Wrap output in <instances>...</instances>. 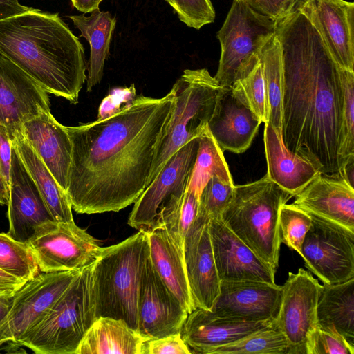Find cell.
<instances>
[{"mask_svg":"<svg viewBox=\"0 0 354 354\" xmlns=\"http://www.w3.org/2000/svg\"><path fill=\"white\" fill-rule=\"evenodd\" d=\"M263 142L268 167L266 175L293 196L320 173L310 160L290 151L270 123L265 124Z\"/></svg>","mask_w":354,"mask_h":354,"instance_id":"obj_25","label":"cell"},{"mask_svg":"<svg viewBox=\"0 0 354 354\" xmlns=\"http://www.w3.org/2000/svg\"><path fill=\"white\" fill-rule=\"evenodd\" d=\"M232 93L241 100L264 124L268 123V106L260 60L231 86Z\"/></svg>","mask_w":354,"mask_h":354,"instance_id":"obj_35","label":"cell"},{"mask_svg":"<svg viewBox=\"0 0 354 354\" xmlns=\"http://www.w3.org/2000/svg\"><path fill=\"white\" fill-rule=\"evenodd\" d=\"M147 339L122 319L99 317L75 354H141L142 344Z\"/></svg>","mask_w":354,"mask_h":354,"instance_id":"obj_28","label":"cell"},{"mask_svg":"<svg viewBox=\"0 0 354 354\" xmlns=\"http://www.w3.org/2000/svg\"><path fill=\"white\" fill-rule=\"evenodd\" d=\"M189 313L156 271L148 253L138 301V331L147 339L180 333Z\"/></svg>","mask_w":354,"mask_h":354,"instance_id":"obj_14","label":"cell"},{"mask_svg":"<svg viewBox=\"0 0 354 354\" xmlns=\"http://www.w3.org/2000/svg\"><path fill=\"white\" fill-rule=\"evenodd\" d=\"M261 121L232 91L230 86H221L216 100L208 129L224 152L245 151L251 145Z\"/></svg>","mask_w":354,"mask_h":354,"instance_id":"obj_22","label":"cell"},{"mask_svg":"<svg viewBox=\"0 0 354 354\" xmlns=\"http://www.w3.org/2000/svg\"><path fill=\"white\" fill-rule=\"evenodd\" d=\"M310 214L311 225L301 252L306 267L324 283L354 278V230Z\"/></svg>","mask_w":354,"mask_h":354,"instance_id":"obj_10","label":"cell"},{"mask_svg":"<svg viewBox=\"0 0 354 354\" xmlns=\"http://www.w3.org/2000/svg\"><path fill=\"white\" fill-rule=\"evenodd\" d=\"M259 57L267 95L268 123L282 138L283 65L281 45L276 33L262 47Z\"/></svg>","mask_w":354,"mask_h":354,"instance_id":"obj_31","label":"cell"},{"mask_svg":"<svg viewBox=\"0 0 354 354\" xmlns=\"http://www.w3.org/2000/svg\"><path fill=\"white\" fill-rule=\"evenodd\" d=\"M71 3L77 10L84 14L91 13L94 10L99 8L102 0H71Z\"/></svg>","mask_w":354,"mask_h":354,"instance_id":"obj_49","label":"cell"},{"mask_svg":"<svg viewBox=\"0 0 354 354\" xmlns=\"http://www.w3.org/2000/svg\"><path fill=\"white\" fill-rule=\"evenodd\" d=\"M282 286L256 281H221L220 294L209 310L214 315L246 321L276 319Z\"/></svg>","mask_w":354,"mask_h":354,"instance_id":"obj_19","label":"cell"},{"mask_svg":"<svg viewBox=\"0 0 354 354\" xmlns=\"http://www.w3.org/2000/svg\"><path fill=\"white\" fill-rule=\"evenodd\" d=\"M10 138L12 146L33 179L54 221L73 222L72 207L66 192L58 184L20 131Z\"/></svg>","mask_w":354,"mask_h":354,"instance_id":"obj_29","label":"cell"},{"mask_svg":"<svg viewBox=\"0 0 354 354\" xmlns=\"http://www.w3.org/2000/svg\"><path fill=\"white\" fill-rule=\"evenodd\" d=\"M198 209V197L187 189L178 209L163 223L162 227L183 254L185 238L197 216Z\"/></svg>","mask_w":354,"mask_h":354,"instance_id":"obj_38","label":"cell"},{"mask_svg":"<svg viewBox=\"0 0 354 354\" xmlns=\"http://www.w3.org/2000/svg\"><path fill=\"white\" fill-rule=\"evenodd\" d=\"M149 254L158 274L189 314L194 304L185 266L184 256L163 227L145 232Z\"/></svg>","mask_w":354,"mask_h":354,"instance_id":"obj_26","label":"cell"},{"mask_svg":"<svg viewBox=\"0 0 354 354\" xmlns=\"http://www.w3.org/2000/svg\"><path fill=\"white\" fill-rule=\"evenodd\" d=\"M136 97V90L133 84L129 87L119 88L111 91L102 101L97 119L111 116L131 103Z\"/></svg>","mask_w":354,"mask_h":354,"instance_id":"obj_44","label":"cell"},{"mask_svg":"<svg viewBox=\"0 0 354 354\" xmlns=\"http://www.w3.org/2000/svg\"><path fill=\"white\" fill-rule=\"evenodd\" d=\"M251 9L276 24L291 14L299 0H241Z\"/></svg>","mask_w":354,"mask_h":354,"instance_id":"obj_42","label":"cell"},{"mask_svg":"<svg viewBox=\"0 0 354 354\" xmlns=\"http://www.w3.org/2000/svg\"><path fill=\"white\" fill-rule=\"evenodd\" d=\"M340 77L344 109L339 156L343 171L346 164L354 160V71L341 68Z\"/></svg>","mask_w":354,"mask_h":354,"instance_id":"obj_36","label":"cell"},{"mask_svg":"<svg viewBox=\"0 0 354 354\" xmlns=\"http://www.w3.org/2000/svg\"><path fill=\"white\" fill-rule=\"evenodd\" d=\"M68 18L80 31V37H84L90 45V58L87 66L86 91L90 92L99 84L103 77L104 62L109 53L111 37L116 24V19L106 11L94 10L86 17L71 15Z\"/></svg>","mask_w":354,"mask_h":354,"instance_id":"obj_30","label":"cell"},{"mask_svg":"<svg viewBox=\"0 0 354 354\" xmlns=\"http://www.w3.org/2000/svg\"><path fill=\"white\" fill-rule=\"evenodd\" d=\"M25 283L0 269V297H12Z\"/></svg>","mask_w":354,"mask_h":354,"instance_id":"obj_47","label":"cell"},{"mask_svg":"<svg viewBox=\"0 0 354 354\" xmlns=\"http://www.w3.org/2000/svg\"><path fill=\"white\" fill-rule=\"evenodd\" d=\"M213 176L234 185L223 151L207 129L199 137L197 156L187 189L194 192L199 198L202 189Z\"/></svg>","mask_w":354,"mask_h":354,"instance_id":"obj_32","label":"cell"},{"mask_svg":"<svg viewBox=\"0 0 354 354\" xmlns=\"http://www.w3.org/2000/svg\"><path fill=\"white\" fill-rule=\"evenodd\" d=\"M48 112V93L0 53V124L11 137L25 122Z\"/></svg>","mask_w":354,"mask_h":354,"instance_id":"obj_16","label":"cell"},{"mask_svg":"<svg viewBox=\"0 0 354 354\" xmlns=\"http://www.w3.org/2000/svg\"><path fill=\"white\" fill-rule=\"evenodd\" d=\"M27 243L43 272L82 270L92 264L102 250L74 221L44 223Z\"/></svg>","mask_w":354,"mask_h":354,"instance_id":"obj_11","label":"cell"},{"mask_svg":"<svg viewBox=\"0 0 354 354\" xmlns=\"http://www.w3.org/2000/svg\"><path fill=\"white\" fill-rule=\"evenodd\" d=\"M311 216L295 205L284 204L279 210L281 243L301 255V246L311 225Z\"/></svg>","mask_w":354,"mask_h":354,"instance_id":"obj_37","label":"cell"},{"mask_svg":"<svg viewBox=\"0 0 354 354\" xmlns=\"http://www.w3.org/2000/svg\"><path fill=\"white\" fill-rule=\"evenodd\" d=\"M93 263L79 274L50 311L19 341L37 354H75L97 318Z\"/></svg>","mask_w":354,"mask_h":354,"instance_id":"obj_6","label":"cell"},{"mask_svg":"<svg viewBox=\"0 0 354 354\" xmlns=\"http://www.w3.org/2000/svg\"><path fill=\"white\" fill-rule=\"evenodd\" d=\"M277 24L259 15L241 0H233L216 37L221 45L214 78L221 86L231 87L259 61V53L276 33Z\"/></svg>","mask_w":354,"mask_h":354,"instance_id":"obj_8","label":"cell"},{"mask_svg":"<svg viewBox=\"0 0 354 354\" xmlns=\"http://www.w3.org/2000/svg\"><path fill=\"white\" fill-rule=\"evenodd\" d=\"M20 131L58 184L66 192L72 145L66 126L61 124L48 112L25 122Z\"/></svg>","mask_w":354,"mask_h":354,"instance_id":"obj_24","label":"cell"},{"mask_svg":"<svg viewBox=\"0 0 354 354\" xmlns=\"http://www.w3.org/2000/svg\"><path fill=\"white\" fill-rule=\"evenodd\" d=\"M209 218L198 212L184 241L183 256L191 296L196 308L210 310L220 294L221 281L209 233Z\"/></svg>","mask_w":354,"mask_h":354,"instance_id":"obj_17","label":"cell"},{"mask_svg":"<svg viewBox=\"0 0 354 354\" xmlns=\"http://www.w3.org/2000/svg\"><path fill=\"white\" fill-rule=\"evenodd\" d=\"M354 348L339 335L317 327L310 335L306 354H353Z\"/></svg>","mask_w":354,"mask_h":354,"instance_id":"obj_41","label":"cell"},{"mask_svg":"<svg viewBox=\"0 0 354 354\" xmlns=\"http://www.w3.org/2000/svg\"><path fill=\"white\" fill-rule=\"evenodd\" d=\"M12 142L7 128L0 124V176L9 188Z\"/></svg>","mask_w":354,"mask_h":354,"instance_id":"obj_45","label":"cell"},{"mask_svg":"<svg viewBox=\"0 0 354 354\" xmlns=\"http://www.w3.org/2000/svg\"><path fill=\"white\" fill-rule=\"evenodd\" d=\"M0 53L48 93L78 102L87 77L84 49L58 13L30 8L1 20Z\"/></svg>","mask_w":354,"mask_h":354,"instance_id":"obj_3","label":"cell"},{"mask_svg":"<svg viewBox=\"0 0 354 354\" xmlns=\"http://www.w3.org/2000/svg\"><path fill=\"white\" fill-rule=\"evenodd\" d=\"M12 297H0V347L7 342H11L8 326V315L11 306Z\"/></svg>","mask_w":354,"mask_h":354,"instance_id":"obj_46","label":"cell"},{"mask_svg":"<svg viewBox=\"0 0 354 354\" xmlns=\"http://www.w3.org/2000/svg\"><path fill=\"white\" fill-rule=\"evenodd\" d=\"M288 352L287 339L274 320L266 328L213 348L209 354H288Z\"/></svg>","mask_w":354,"mask_h":354,"instance_id":"obj_33","label":"cell"},{"mask_svg":"<svg viewBox=\"0 0 354 354\" xmlns=\"http://www.w3.org/2000/svg\"><path fill=\"white\" fill-rule=\"evenodd\" d=\"M192 351L184 342L180 333L145 340L141 354H191Z\"/></svg>","mask_w":354,"mask_h":354,"instance_id":"obj_43","label":"cell"},{"mask_svg":"<svg viewBox=\"0 0 354 354\" xmlns=\"http://www.w3.org/2000/svg\"><path fill=\"white\" fill-rule=\"evenodd\" d=\"M274 320L223 318L214 315L209 310L196 308L188 315L180 334L192 353L209 354L213 348L229 344L266 328Z\"/></svg>","mask_w":354,"mask_h":354,"instance_id":"obj_23","label":"cell"},{"mask_svg":"<svg viewBox=\"0 0 354 354\" xmlns=\"http://www.w3.org/2000/svg\"><path fill=\"white\" fill-rule=\"evenodd\" d=\"M216 176L212 177L201 191L198 212L210 218H221V214L231 201L234 187Z\"/></svg>","mask_w":354,"mask_h":354,"instance_id":"obj_39","label":"cell"},{"mask_svg":"<svg viewBox=\"0 0 354 354\" xmlns=\"http://www.w3.org/2000/svg\"><path fill=\"white\" fill-rule=\"evenodd\" d=\"M147 253V239L142 231L102 248L92 265L97 317L122 319L138 330L140 279Z\"/></svg>","mask_w":354,"mask_h":354,"instance_id":"obj_5","label":"cell"},{"mask_svg":"<svg viewBox=\"0 0 354 354\" xmlns=\"http://www.w3.org/2000/svg\"><path fill=\"white\" fill-rule=\"evenodd\" d=\"M295 197L297 207L354 230V187L342 173H319Z\"/></svg>","mask_w":354,"mask_h":354,"instance_id":"obj_21","label":"cell"},{"mask_svg":"<svg viewBox=\"0 0 354 354\" xmlns=\"http://www.w3.org/2000/svg\"><path fill=\"white\" fill-rule=\"evenodd\" d=\"M188 27L199 30L214 21L216 12L211 0H165Z\"/></svg>","mask_w":354,"mask_h":354,"instance_id":"obj_40","label":"cell"},{"mask_svg":"<svg viewBox=\"0 0 354 354\" xmlns=\"http://www.w3.org/2000/svg\"><path fill=\"white\" fill-rule=\"evenodd\" d=\"M295 9L315 28L337 65L354 71V3L299 0Z\"/></svg>","mask_w":354,"mask_h":354,"instance_id":"obj_15","label":"cell"},{"mask_svg":"<svg viewBox=\"0 0 354 354\" xmlns=\"http://www.w3.org/2000/svg\"><path fill=\"white\" fill-rule=\"evenodd\" d=\"M30 8L21 5L19 0H0V21L21 14Z\"/></svg>","mask_w":354,"mask_h":354,"instance_id":"obj_48","label":"cell"},{"mask_svg":"<svg viewBox=\"0 0 354 354\" xmlns=\"http://www.w3.org/2000/svg\"><path fill=\"white\" fill-rule=\"evenodd\" d=\"M293 195L265 175L234 185L230 202L221 214L225 225L263 261L277 270L281 236V207Z\"/></svg>","mask_w":354,"mask_h":354,"instance_id":"obj_4","label":"cell"},{"mask_svg":"<svg viewBox=\"0 0 354 354\" xmlns=\"http://www.w3.org/2000/svg\"><path fill=\"white\" fill-rule=\"evenodd\" d=\"M80 271L40 272L17 291L8 315L12 344L18 346L22 337L44 318Z\"/></svg>","mask_w":354,"mask_h":354,"instance_id":"obj_13","label":"cell"},{"mask_svg":"<svg viewBox=\"0 0 354 354\" xmlns=\"http://www.w3.org/2000/svg\"><path fill=\"white\" fill-rule=\"evenodd\" d=\"M9 201V188L0 176V204L8 205Z\"/></svg>","mask_w":354,"mask_h":354,"instance_id":"obj_50","label":"cell"},{"mask_svg":"<svg viewBox=\"0 0 354 354\" xmlns=\"http://www.w3.org/2000/svg\"><path fill=\"white\" fill-rule=\"evenodd\" d=\"M199 147V137L182 146L166 162L134 203L127 223L138 231L151 232L179 207L188 187Z\"/></svg>","mask_w":354,"mask_h":354,"instance_id":"obj_9","label":"cell"},{"mask_svg":"<svg viewBox=\"0 0 354 354\" xmlns=\"http://www.w3.org/2000/svg\"><path fill=\"white\" fill-rule=\"evenodd\" d=\"M208 228L220 281L275 283L276 270L241 241L221 218H210Z\"/></svg>","mask_w":354,"mask_h":354,"instance_id":"obj_18","label":"cell"},{"mask_svg":"<svg viewBox=\"0 0 354 354\" xmlns=\"http://www.w3.org/2000/svg\"><path fill=\"white\" fill-rule=\"evenodd\" d=\"M283 65L282 139L322 174H339L344 109L340 68L297 10L277 23Z\"/></svg>","mask_w":354,"mask_h":354,"instance_id":"obj_2","label":"cell"},{"mask_svg":"<svg viewBox=\"0 0 354 354\" xmlns=\"http://www.w3.org/2000/svg\"><path fill=\"white\" fill-rule=\"evenodd\" d=\"M322 287L303 268H299L297 273L289 272L282 286L275 324L287 339L288 354H306L307 341L317 327V306Z\"/></svg>","mask_w":354,"mask_h":354,"instance_id":"obj_12","label":"cell"},{"mask_svg":"<svg viewBox=\"0 0 354 354\" xmlns=\"http://www.w3.org/2000/svg\"><path fill=\"white\" fill-rule=\"evenodd\" d=\"M317 324L321 329L341 335L354 348V278L322 285Z\"/></svg>","mask_w":354,"mask_h":354,"instance_id":"obj_27","label":"cell"},{"mask_svg":"<svg viewBox=\"0 0 354 354\" xmlns=\"http://www.w3.org/2000/svg\"><path fill=\"white\" fill-rule=\"evenodd\" d=\"M0 269L25 282L39 272L36 259L27 243L0 233Z\"/></svg>","mask_w":354,"mask_h":354,"instance_id":"obj_34","label":"cell"},{"mask_svg":"<svg viewBox=\"0 0 354 354\" xmlns=\"http://www.w3.org/2000/svg\"><path fill=\"white\" fill-rule=\"evenodd\" d=\"M12 148L7 234L27 243L39 226L54 219L19 154Z\"/></svg>","mask_w":354,"mask_h":354,"instance_id":"obj_20","label":"cell"},{"mask_svg":"<svg viewBox=\"0 0 354 354\" xmlns=\"http://www.w3.org/2000/svg\"><path fill=\"white\" fill-rule=\"evenodd\" d=\"M174 100L171 89L160 98L139 95L111 116L66 126L72 145L66 193L73 209L118 212L136 202L147 187Z\"/></svg>","mask_w":354,"mask_h":354,"instance_id":"obj_1","label":"cell"},{"mask_svg":"<svg viewBox=\"0 0 354 354\" xmlns=\"http://www.w3.org/2000/svg\"><path fill=\"white\" fill-rule=\"evenodd\" d=\"M221 87L206 68L185 69L176 80L171 88L172 111L157 145L147 187L174 153L208 129Z\"/></svg>","mask_w":354,"mask_h":354,"instance_id":"obj_7","label":"cell"}]
</instances>
